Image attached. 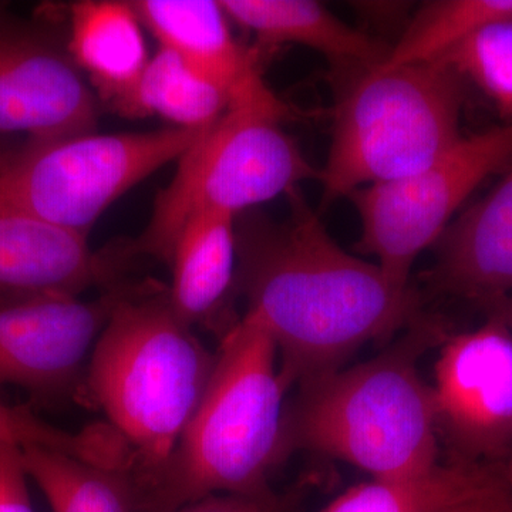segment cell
<instances>
[{"label": "cell", "instance_id": "obj_1", "mask_svg": "<svg viewBox=\"0 0 512 512\" xmlns=\"http://www.w3.org/2000/svg\"><path fill=\"white\" fill-rule=\"evenodd\" d=\"M284 220L255 215L237 228L235 291L274 339L293 384L342 369L350 355L419 319L420 296L379 265L339 247L301 188Z\"/></svg>", "mask_w": 512, "mask_h": 512}, {"label": "cell", "instance_id": "obj_2", "mask_svg": "<svg viewBox=\"0 0 512 512\" xmlns=\"http://www.w3.org/2000/svg\"><path fill=\"white\" fill-rule=\"evenodd\" d=\"M291 387L274 339L244 315L221 339L207 392L171 456L148 476H133L138 512H174L212 495L272 493L269 477L286 454Z\"/></svg>", "mask_w": 512, "mask_h": 512}, {"label": "cell", "instance_id": "obj_3", "mask_svg": "<svg viewBox=\"0 0 512 512\" xmlns=\"http://www.w3.org/2000/svg\"><path fill=\"white\" fill-rule=\"evenodd\" d=\"M217 363L157 282L124 286L94 345L84 397L133 451L131 474L163 466L197 412Z\"/></svg>", "mask_w": 512, "mask_h": 512}, {"label": "cell", "instance_id": "obj_4", "mask_svg": "<svg viewBox=\"0 0 512 512\" xmlns=\"http://www.w3.org/2000/svg\"><path fill=\"white\" fill-rule=\"evenodd\" d=\"M439 338L437 323L417 319L410 335L376 359L299 384L286 407V453L308 448L383 480L433 470L436 410L417 359Z\"/></svg>", "mask_w": 512, "mask_h": 512}, {"label": "cell", "instance_id": "obj_5", "mask_svg": "<svg viewBox=\"0 0 512 512\" xmlns=\"http://www.w3.org/2000/svg\"><path fill=\"white\" fill-rule=\"evenodd\" d=\"M332 140L319 170L323 207L409 177L463 137L466 84L441 60L339 74Z\"/></svg>", "mask_w": 512, "mask_h": 512}, {"label": "cell", "instance_id": "obj_6", "mask_svg": "<svg viewBox=\"0 0 512 512\" xmlns=\"http://www.w3.org/2000/svg\"><path fill=\"white\" fill-rule=\"evenodd\" d=\"M288 107L258 76L229 97L224 113L178 160L146 231L123 255L170 264L185 222L202 211L239 212L285 195L319 170L282 128Z\"/></svg>", "mask_w": 512, "mask_h": 512}, {"label": "cell", "instance_id": "obj_7", "mask_svg": "<svg viewBox=\"0 0 512 512\" xmlns=\"http://www.w3.org/2000/svg\"><path fill=\"white\" fill-rule=\"evenodd\" d=\"M204 130L92 131L0 143V207L87 237L114 201L180 160Z\"/></svg>", "mask_w": 512, "mask_h": 512}, {"label": "cell", "instance_id": "obj_8", "mask_svg": "<svg viewBox=\"0 0 512 512\" xmlns=\"http://www.w3.org/2000/svg\"><path fill=\"white\" fill-rule=\"evenodd\" d=\"M512 165V123L461 137L423 170L390 183L367 185L349 195L359 214L357 249L376 256L399 284L421 252L437 244L470 195L491 175Z\"/></svg>", "mask_w": 512, "mask_h": 512}, {"label": "cell", "instance_id": "obj_9", "mask_svg": "<svg viewBox=\"0 0 512 512\" xmlns=\"http://www.w3.org/2000/svg\"><path fill=\"white\" fill-rule=\"evenodd\" d=\"M437 433L453 460L503 466L512 458V332L497 313L444 340L434 367Z\"/></svg>", "mask_w": 512, "mask_h": 512}, {"label": "cell", "instance_id": "obj_10", "mask_svg": "<svg viewBox=\"0 0 512 512\" xmlns=\"http://www.w3.org/2000/svg\"><path fill=\"white\" fill-rule=\"evenodd\" d=\"M124 285L92 301L29 303L0 311V384L39 399L84 397L94 345Z\"/></svg>", "mask_w": 512, "mask_h": 512}, {"label": "cell", "instance_id": "obj_11", "mask_svg": "<svg viewBox=\"0 0 512 512\" xmlns=\"http://www.w3.org/2000/svg\"><path fill=\"white\" fill-rule=\"evenodd\" d=\"M96 123V101L69 57L26 30L0 28V133L76 136Z\"/></svg>", "mask_w": 512, "mask_h": 512}, {"label": "cell", "instance_id": "obj_12", "mask_svg": "<svg viewBox=\"0 0 512 512\" xmlns=\"http://www.w3.org/2000/svg\"><path fill=\"white\" fill-rule=\"evenodd\" d=\"M111 276L109 258L84 235L0 207V311L80 298Z\"/></svg>", "mask_w": 512, "mask_h": 512}, {"label": "cell", "instance_id": "obj_13", "mask_svg": "<svg viewBox=\"0 0 512 512\" xmlns=\"http://www.w3.org/2000/svg\"><path fill=\"white\" fill-rule=\"evenodd\" d=\"M427 272L431 288L484 309L512 293V165L448 225Z\"/></svg>", "mask_w": 512, "mask_h": 512}, {"label": "cell", "instance_id": "obj_14", "mask_svg": "<svg viewBox=\"0 0 512 512\" xmlns=\"http://www.w3.org/2000/svg\"><path fill=\"white\" fill-rule=\"evenodd\" d=\"M237 217L220 211H202L185 222L175 239L171 303L185 323L205 326L227 335L235 323L222 315L235 291L237 276Z\"/></svg>", "mask_w": 512, "mask_h": 512}, {"label": "cell", "instance_id": "obj_15", "mask_svg": "<svg viewBox=\"0 0 512 512\" xmlns=\"http://www.w3.org/2000/svg\"><path fill=\"white\" fill-rule=\"evenodd\" d=\"M229 19L254 33L262 46L298 45L319 52L336 76L376 67L390 46L312 0H221Z\"/></svg>", "mask_w": 512, "mask_h": 512}, {"label": "cell", "instance_id": "obj_16", "mask_svg": "<svg viewBox=\"0 0 512 512\" xmlns=\"http://www.w3.org/2000/svg\"><path fill=\"white\" fill-rule=\"evenodd\" d=\"M143 26L170 50L227 90L229 97L261 73L259 50L239 45L214 0L131 2Z\"/></svg>", "mask_w": 512, "mask_h": 512}, {"label": "cell", "instance_id": "obj_17", "mask_svg": "<svg viewBox=\"0 0 512 512\" xmlns=\"http://www.w3.org/2000/svg\"><path fill=\"white\" fill-rule=\"evenodd\" d=\"M69 50L111 109L136 86L150 60L136 10L114 0L74 3Z\"/></svg>", "mask_w": 512, "mask_h": 512}, {"label": "cell", "instance_id": "obj_18", "mask_svg": "<svg viewBox=\"0 0 512 512\" xmlns=\"http://www.w3.org/2000/svg\"><path fill=\"white\" fill-rule=\"evenodd\" d=\"M228 103L224 87L160 47L136 86L113 110L130 119L160 116L174 127L202 130L224 113Z\"/></svg>", "mask_w": 512, "mask_h": 512}, {"label": "cell", "instance_id": "obj_19", "mask_svg": "<svg viewBox=\"0 0 512 512\" xmlns=\"http://www.w3.org/2000/svg\"><path fill=\"white\" fill-rule=\"evenodd\" d=\"M504 466L451 460L410 478H373L349 488L322 512H444L503 473Z\"/></svg>", "mask_w": 512, "mask_h": 512}, {"label": "cell", "instance_id": "obj_20", "mask_svg": "<svg viewBox=\"0 0 512 512\" xmlns=\"http://www.w3.org/2000/svg\"><path fill=\"white\" fill-rule=\"evenodd\" d=\"M22 454L52 512H138L131 470L96 466L46 447H23Z\"/></svg>", "mask_w": 512, "mask_h": 512}, {"label": "cell", "instance_id": "obj_21", "mask_svg": "<svg viewBox=\"0 0 512 512\" xmlns=\"http://www.w3.org/2000/svg\"><path fill=\"white\" fill-rule=\"evenodd\" d=\"M512 20V0H434L407 20L380 66L431 62L493 23Z\"/></svg>", "mask_w": 512, "mask_h": 512}, {"label": "cell", "instance_id": "obj_22", "mask_svg": "<svg viewBox=\"0 0 512 512\" xmlns=\"http://www.w3.org/2000/svg\"><path fill=\"white\" fill-rule=\"evenodd\" d=\"M0 443L20 448H52L96 466L120 470L130 467L133 460L126 440L111 426H92L72 433L40 419L28 407L3 402H0Z\"/></svg>", "mask_w": 512, "mask_h": 512}, {"label": "cell", "instance_id": "obj_23", "mask_svg": "<svg viewBox=\"0 0 512 512\" xmlns=\"http://www.w3.org/2000/svg\"><path fill=\"white\" fill-rule=\"evenodd\" d=\"M437 60L476 87L503 123H512V20L485 26Z\"/></svg>", "mask_w": 512, "mask_h": 512}, {"label": "cell", "instance_id": "obj_24", "mask_svg": "<svg viewBox=\"0 0 512 512\" xmlns=\"http://www.w3.org/2000/svg\"><path fill=\"white\" fill-rule=\"evenodd\" d=\"M22 448L0 443V512H35Z\"/></svg>", "mask_w": 512, "mask_h": 512}, {"label": "cell", "instance_id": "obj_25", "mask_svg": "<svg viewBox=\"0 0 512 512\" xmlns=\"http://www.w3.org/2000/svg\"><path fill=\"white\" fill-rule=\"evenodd\" d=\"M174 512H289L285 498L265 495H212Z\"/></svg>", "mask_w": 512, "mask_h": 512}, {"label": "cell", "instance_id": "obj_26", "mask_svg": "<svg viewBox=\"0 0 512 512\" xmlns=\"http://www.w3.org/2000/svg\"><path fill=\"white\" fill-rule=\"evenodd\" d=\"M444 512H512V493L505 483L504 474Z\"/></svg>", "mask_w": 512, "mask_h": 512}, {"label": "cell", "instance_id": "obj_27", "mask_svg": "<svg viewBox=\"0 0 512 512\" xmlns=\"http://www.w3.org/2000/svg\"><path fill=\"white\" fill-rule=\"evenodd\" d=\"M485 311H487V313H497L512 332V293L511 295L505 296L501 301L495 302L494 305H491L490 308L485 309Z\"/></svg>", "mask_w": 512, "mask_h": 512}, {"label": "cell", "instance_id": "obj_28", "mask_svg": "<svg viewBox=\"0 0 512 512\" xmlns=\"http://www.w3.org/2000/svg\"><path fill=\"white\" fill-rule=\"evenodd\" d=\"M503 474L505 483H507L508 487H510L512 493V458L508 461L507 464H504Z\"/></svg>", "mask_w": 512, "mask_h": 512}]
</instances>
